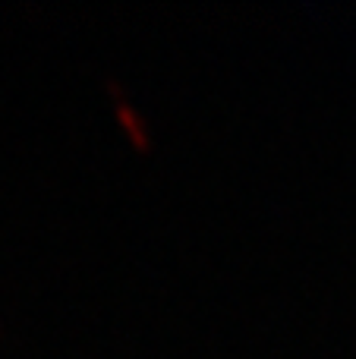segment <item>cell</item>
<instances>
[{
	"label": "cell",
	"mask_w": 356,
	"mask_h": 359,
	"mask_svg": "<svg viewBox=\"0 0 356 359\" xmlns=\"http://www.w3.org/2000/svg\"><path fill=\"white\" fill-rule=\"evenodd\" d=\"M117 117H120V123H123V130H126V136L132 139V145L136 149H149V130H145V123H142V117L136 114V107L130 104V101L123 98V95H117Z\"/></svg>",
	"instance_id": "obj_1"
}]
</instances>
